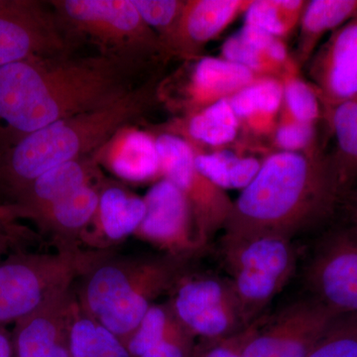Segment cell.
I'll use <instances>...</instances> for the list:
<instances>
[{
	"mask_svg": "<svg viewBox=\"0 0 357 357\" xmlns=\"http://www.w3.org/2000/svg\"><path fill=\"white\" fill-rule=\"evenodd\" d=\"M109 56L34 57L0 68V150L73 115L109 107L161 75Z\"/></svg>",
	"mask_w": 357,
	"mask_h": 357,
	"instance_id": "obj_1",
	"label": "cell"
},
{
	"mask_svg": "<svg viewBox=\"0 0 357 357\" xmlns=\"http://www.w3.org/2000/svg\"><path fill=\"white\" fill-rule=\"evenodd\" d=\"M342 199L326 155L274 152L234 201L222 241L268 234L294 239L330 220Z\"/></svg>",
	"mask_w": 357,
	"mask_h": 357,
	"instance_id": "obj_2",
	"label": "cell"
},
{
	"mask_svg": "<svg viewBox=\"0 0 357 357\" xmlns=\"http://www.w3.org/2000/svg\"><path fill=\"white\" fill-rule=\"evenodd\" d=\"M163 86L158 75L109 107L66 117L0 150V190L13 203L42 174L96 153L122 128L150 114Z\"/></svg>",
	"mask_w": 357,
	"mask_h": 357,
	"instance_id": "obj_3",
	"label": "cell"
},
{
	"mask_svg": "<svg viewBox=\"0 0 357 357\" xmlns=\"http://www.w3.org/2000/svg\"><path fill=\"white\" fill-rule=\"evenodd\" d=\"M190 262L162 252L98 250L75 283L77 303L124 342L157 299L189 271Z\"/></svg>",
	"mask_w": 357,
	"mask_h": 357,
	"instance_id": "obj_4",
	"label": "cell"
},
{
	"mask_svg": "<svg viewBox=\"0 0 357 357\" xmlns=\"http://www.w3.org/2000/svg\"><path fill=\"white\" fill-rule=\"evenodd\" d=\"M65 32L77 45H95L100 55L162 67L170 60L133 0L48 1Z\"/></svg>",
	"mask_w": 357,
	"mask_h": 357,
	"instance_id": "obj_5",
	"label": "cell"
},
{
	"mask_svg": "<svg viewBox=\"0 0 357 357\" xmlns=\"http://www.w3.org/2000/svg\"><path fill=\"white\" fill-rule=\"evenodd\" d=\"M91 249L16 252L0 263V326L15 323L72 288L95 257Z\"/></svg>",
	"mask_w": 357,
	"mask_h": 357,
	"instance_id": "obj_6",
	"label": "cell"
},
{
	"mask_svg": "<svg viewBox=\"0 0 357 357\" xmlns=\"http://www.w3.org/2000/svg\"><path fill=\"white\" fill-rule=\"evenodd\" d=\"M222 253L249 326L262 318L265 307L293 276L297 262L293 239L268 234L222 241Z\"/></svg>",
	"mask_w": 357,
	"mask_h": 357,
	"instance_id": "obj_7",
	"label": "cell"
},
{
	"mask_svg": "<svg viewBox=\"0 0 357 357\" xmlns=\"http://www.w3.org/2000/svg\"><path fill=\"white\" fill-rule=\"evenodd\" d=\"M167 301L181 325L201 340H222L248 328L229 279L190 269Z\"/></svg>",
	"mask_w": 357,
	"mask_h": 357,
	"instance_id": "obj_8",
	"label": "cell"
},
{
	"mask_svg": "<svg viewBox=\"0 0 357 357\" xmlns=\"http://www.w3.org/2000/svg\"><path fill=\"white\" fill-rule=\"evenodd\" d=\"M347 213L319 239L305 274L311 297L338 316L357 314V220Z\"/></svg>",
	"mask_w": 357,
	"mask_h": 357,
	"instance_id": "obj_9",
	"label": "cell"
},
{
	"mask_svg": "<svg viewBox=\"0 0 357 357\" xmlns=\"http://www.w3.org/2000/svg\"><path fill=\"white\" fill-rule=\"evenodd\" d=\"M162 177L172 182L184 195L199 236L208 245L225 229L234 201L227 191L213 184L197 168L196 151L191 143L169 132L155 135Z\"/></svg>",
	"mask_w": 357,
	"mask_h": 357,
	"instance_id": "obj_10",
	"label": "cell"
},
{
	"mask_svg": "<svg viewBox=\"0 0 357 357\" xmlns=\"http://www.w3.org/2000/svg\"><path fill=\"white\" fill-rule=\"evenodd\" d=\"M77 48L49 2L0 0V68L29 58L73 55Z\"/></svg>",
	"mask_w": 357,
	"mask_h": 357,
	"instance_id": "obj_11",
	"label": "cell"
},
{
	"mask_svg": "<svg viewBox=\"0 0 357 357\" xmlns=\"http://www.w3.org/2000/svg\"><path fill=\"white\" fill-rule=\"evenodd\" d=\"M337 316L311 296L297 301L261 318L241 357H307Z\"/></svg>",
	"mask_w": 357,
	"mask_h": 357,
	"instance_id": "obj_12",
	"label": "cell"
},
{
	"mask_svg": "<svg viewBox=\"0 0 357 357\" xmlns=\"http://www.w3.org/2000/svg\"><path fill=\"white\" fill-rule=\"evenodd\" d=\"M143 199L146 211L134 236L160 252L190 260L208 246L199 236L187 199L172 182L160 178Z\"/></svg>",
	"mask_w": 357,
	"mask_h": 357,
	"instance_id": "obj_13",
	"label": "cell"
},
{
	"mask_svg": "<svg viewBox=\"0 0 357 357\" xmlns=\"http://www.w3.org/2000/svg\"><path fill=\"white\" fill-rule=\"evenodd\" d=\"M305 67L321 100L324 119L357 95V14L331 33Z\"/></svg>",
	"mask_w": 357,
	"mask_h": 357,
	"instance_id": "obj_14",
	"label": "cell"
},
{
	"mask_svg": "<svg viewBox=\"0 0 357 357\" xmlns=\"http://www.w3.org/2000/svg\"><path fill=\"white\" fill-rule=\"evenodd\" d=\"M76 304L73 286L15 321L14 356L70 357V328Z\"/></svg>",
	"mask_w": 357,
	"mask_h": 357,
	"instance_id": "obj_15",
	"label": "cell"
},
{
	"mask_svg": "<svg viewBox=\"0 0 357 357\" xmlns=\"http://www.w3.org/2000/svg\"><path fill=\"white\" fill-rule=\"evenodd\" d=\"M146 206L142 197L121 183L105 178L100 184L98 208L82 234L81 246L91 250H112L135 234L144 218Z\"/></svg>",
	"mask_w": 357,
	"mask_h": 357,
	"instance_id": "obj_16",
	"label": "cell"
},
{
	"mask_svg": "<svg viewBox=\"0 0 357 357\" xmlns=\"http://www.w3.org/2000/svg\"><path fill=\"white\" fill-rule=\"evenodd\" d=\"M251 0H185L171 55L185 61L204 57L206 45L217 38Z\"/></svg>",
	"mask_w": 357,
	"mask_h": 357,
	"instance_id": "obj_17",
	"label": "cell"
},
{
	"mask_svg": "<svg viewBox=\"0 0 357 357\" xmlns=\"http://www.w3.org/2000/svg\"><path fill=\"white\" fill-rule=\"evenodd\" d=\"M105 178L95 156L68 162L42 174L20 192L13 203L4 204L15 220H34L52 204L79 188L100 182Z\"/></svg>",
	"mask_w": 357,
	"mask_h": 357,
	"instance_id": "obj_18",
	"label": "cell"
},
{
	"mask_svg": "<svg viewBox=\"0 0 357 357\" xmlns=\"http://www.w3.org/2000/svg\"><path fill=\"white\" fill-rule=\"evenodd\" d=\"M93 156L98 165L128 182H157L163 178L155 135L134 126L119 130Z\"/></svg>",
	"mask_w": 357,
	"mask_h": 357,
	"instance_id": "obj_19",
	"label": "cell"
},
{
	"mask_svg": "<svg viewBox=\"0 0 357 357\" xmlns=\"http://www.w3.org/2000/svg\"><path fill=\"white\" fill-rule=\"evenodd\" d=\"M243 66L222 58L199 59L185 86L183 109L187 116L231 96L260 79Z\"/></svg>",
	"mask_w": 357,
	"mask_h": 357,
	"instance_id": "obj_20",
	"label": "cell"
},
{
	"mask_svg": "<svg viewBox=\"0 0 357 357\" xmlns=\"http://www.w3.org/2000/svg\"><path fill=\"white\" fill-rule=\"evenodd\" d=\"M220 58L243 66L257 76L281 81L299 69L289 56L284 40L245 24L223 43Z\"/></svg>",
	"mask_w": 357,
	"mask_h": 357,
	"instance_id": "obj_21",
	"label": "cell"
},
{
	"mask_svg": "<svg viewBox=\"0 0 357 357\" xmlns=\"http://www.w3.org/2000/svg\"><path fill=\"white\" fill-rule=\"evenodd\" d=\"M103 178L79 188L32 220L42 234L52 239L56 248H83L79 241L95 217Z\"/></svg>",
	"mask_w": 357,
	"mask_h": 357,
	"instance_id": "obj_22",
	"label": "cell"
},
{
	"mask_svg": "<svg viewBox=\"0 0 357 357\" xmlns=\"http://www.w3.org/2000/svg\"><path fill=\"white\" fill-rule=\"evenodd\" d=\"M335 136L328 166L342 199L357 184V95L340 103L325 117Z\"/></svg>",
	"mask_w": 357,
	"mask_h": 357,
	"instance_id": "obj_23",
	"label": "cell"
},
{
	"mask_svg": "<svg viewBox=\"0 0 357 357\" xmlns=\"http://www.w3.org/2000/svg\"><path fill=\"white\" fill-rule=\"evenodd\" d=\"M241 128L258 135L273 133L283 102V83L263 77L229 98Z\"/></svg>",
	"mask_w": 357,
	"mask_h": 357,
	"instance_id": "obj_24",
	"label": "cell"
},
{
	"mask_svg": "<svg viewBox=\"0 0 357 357\" xmlns=\"http://www.w3.org/2000/svg\"><path fill=\"white\" fill-rule=\"evenodd\" d=\"M357 14V0H310L303 10L294 62L305 67L319 41Z\"/></svg>",
	"mask_w": 357,
	"mask_h": 357,
	"instance_id": "obj_25",
	"label": "cell"
},
{
	"mask_svg": "<svg viewBox=\"0 0 357 357\" xmlns=\"http://www.w3.org/2000/svg\"><path fill=\"white\" fill-rule=\"evenodd\" d=\"M177 130L188 142L195 147L206 146L222 149L238 137L241 123L229 100H220L197 114L185 117ZM176 135V134H175Z\"/></svg>",
	"mask_w": 357,
	"mask_h": 357,
	"instance_id": "obj_26",
	"label": "cell"
},
{
	"mask_svg": "<svg viewBox=\"0 0 357 357\" xmlns=\"http://www.w3.org/2000/svg\"><path fill=\"white\" fill-rule=\"evenodd\" d=\"M194 148L195 162L199 172L225 191H243L252 182L261 167V160L256 157L234 153L223 148L211 152Z\"/></svg>",
	"mask_w": 357,
	"mask_h": 357,
	"instance_id": "obj_27",
	"label": "cell"
},
{
	"mask_svg": "<svg viewBox=\"0 0 357 357\" xmlns=\"http://www.w3.org/2000/svg\"><path fill=\"white\" fill-rule=\"evenodd\" d=\"M306 0H251L245 25L255 26L284 40L299 24Z\"/></svg>",
	"mask_w": 357,
	"mask_h": 357,
	"instance_id": "obj_28",
	"label": "cell"
},
{
	"mask_svg": "<svg viewBox=\"0 0 357 357\" xmlns=\"http://www.w3.org/2000/svg\"><path fill=\"white\" fill-rule=\"evenodd\" d=\"M178 324V319L174 314L168 301L155 303L124 344L131 356L141 357L158 344Z\"/></svg>",
	"mask_w": 357,
	"mask_h": 357,
	"instance_id": "obj_29",
	"label": "cell"
},
{
	"mask_svg": "<svg viewBox=\"0 0 357 357\" xmlns=\"http://www.w3.org/2000/svg\"><path fill=\"white\" fill-rule=\"evenodd\" d=\"M282 83L283 102L281 114L294 121L317 126L321 117H324V112L314 86L301 79L298 72L287 75L282 79Z\"/></svg>",
	"mask_w": 357,
	"mask_h": 357,
	"instance_id": "obj_30",
	"label": "cell"
},
{
	"mask_svg": "<svg viewBox=\"0 0 357 357\" xmlns=\"http://www.w3.org/2000/svg\"><path fill=\"white\" fill-rule=\"evenodd\" d=\"M185 0H133L145 23L159 37L169 57Z\"/></svg>",
	"mask_w": 357,
	"mask_h": 357,
	"instance_id": "obj_31",
	"label": "cell"
},
{
	"mask_svg": "<svg viewBox=\"0 0 357 357\" xmlns=\"http://www.w3.org/2000/svg\"><path fill=\"white\" fill-rule=\"evenodd\" d=\"M307 357H357V314L337 316Z\"/></svg>",
	"mask_w": 357,
	"mask_h": 357,
	"instance_id": "obj_32",
	"label": "cell"
},
{
	"mask_svg": "<svg viewBox=\"0 0 357 357\" xmlns=\"http://www.w3.org/2000/svg\"><path fill=\"white\" fill-rule=\"evenodd\" d=\"M316 124L305 123L282 114L272 133L277 151L291 153L321 154Z\"/></svg>",
	"mask_w": 357,
	"mask_h": 357,
	"instance_id": "obj_33",
	"label": "cell"
},
{
	"mask_svg": "<svg viewBox=\"0 0 357 357\" xmlns=\"http://www.w3.org/2000/svg\"><path fill=\"white\" fill-rule=\"evenodd\" d=\"M98 323L77 303L70 328V357H100Z\"/></svg>",
	"mask_w": 357,
	"mask_h": 357,
	"instance_id": "obj_34",
	"label": "cell"
},
{
	"mask_svg": "<svg viewBox=\"0 0 357 357\" xmlns=\"http://www.w3.org/2000/svg\"><path fill=\"white\" fill-rule=\"evenodd\" d=\"M196 337L178 321L158 344L141 357H194Z\"/></svg>",
	"mask_w": 357,
	"mask_h": 357,
	"instance_id": "obj_35",
	"label": "cell"
},
{
	"mask_svg": "<svg viewBox=\"0 0 357 357\" xmlns=\"http://www.w3.org/2000/svg\"><path fill=\"white\" fill-rule=\"evenodd\" d=\"M260 319L261 318L231 337L215 340H199L194 357H241L244 345L259 325Z\"/></svg>",
	"mask_w": 357,
	"mask_h": 357,
	"instance_id": "obj_36",
	"label": "cell"
},
{
	"mask_svg": "<svg viewBox=\"0 0 357 357\" xmlns=\"http://www.w3.org/2000/svg\"><path fill=\"white\" fill-rule=\"evenodd\" d=\"M32 232L16 222L6 204H0V241L11 246L17 245L25 239L33 238Z\"/></svg>",
	"mask_w": 357,
	"mask_h": 357,
	"instance_id": "obj_37",
	"label": "cell"
},
{
	"mask_svg": "<svg viewBox=\"0 0 357 357\" xmlns=\"http://www.w3.org/2000/svg\"><path fill=\"white\" fill-rule=\"evenodd\" d=\"M98 325L100 357H132L121 338L105 326Z\"/></svg>",
	"mask_w": 357,
	"mask_h": 357,
	"instance_id": "obj_38",
	"label": "cell"
},
{
	"mask_svg": "<svg viewBox=\"0 0 357 357\" xmlns=\"http://www.w3.org/2000/svg\"><path fill=\"white\" fill-rule=\"evenodd\" d=\"M13 356V335L7 332L6 326H0V357Z\"/></svg>",
	"mask_w": 357,
	"mask_h": 357,
	"instance_id": "obj_39",
	"label": "cell"
},
{
	"mask_svg": "<svg viewBox=\"0 0 357 357\" xmlns=\"http://www.w3.org/2000/svg\"><path fill=\"white\" fill-rule=\"evenodd\" d=\"M344 199H347V213H351L352 217L357 220V185L354 192L347 194Z\"/></svg>",
	"mask_w": 357,
	"mask_h": 357,
	"instance_id": "obj_40",
	"label": "cell"
},
{
	"mask_svg": "<svg viewBox=\"0 0 357 357\" xmlns=\"http://www.w3.org/2000/svg\"><path fill=\"white\" fill-rule=\"evenodd\" d=\"M11 248L10 244L4 243V241H0V257Z\"/></svg>",
	"mask_w": 357,
	"mask_h": 357,
	"instance_id": "obj_41",
	"label": "cell"
}]
</instances>
